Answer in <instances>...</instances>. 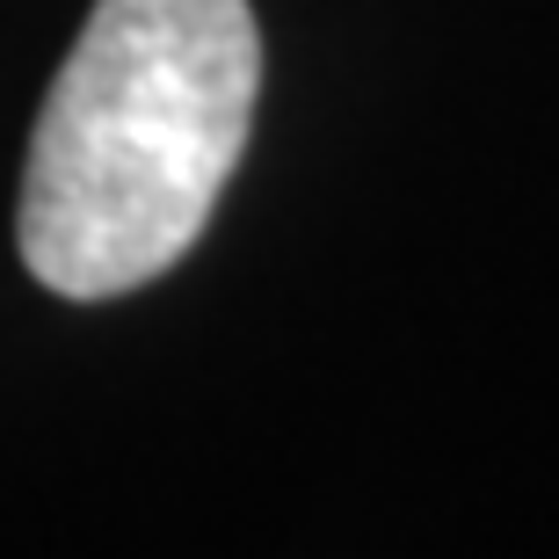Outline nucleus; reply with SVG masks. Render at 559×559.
Returning <instances> with one entry per match:
<instances>
[{"instance_id": "1", "label": "nucleus", "mask_w": 559, "mask_h": 559, "mask_svg": "<svg viewBox=\"0 0 559 559\" xmlns=\"http://www.w3.org/2000/svg\"><path fill=\"white\" fill-rule=\"evenodd\" d=\"M262 95L248 0H95L29 131L15 248L59 298H124L204 240Z\"/></svg>"}]
</instances>
